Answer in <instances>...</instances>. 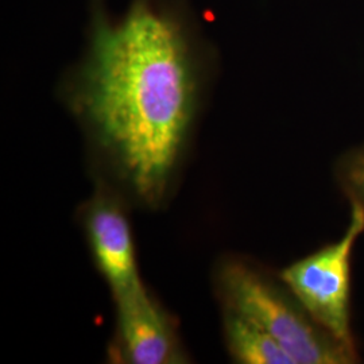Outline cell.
Segmentation results:
<instances>
[{
  "mask_svg": "<svg viewBox=\"0 0 364 364\" xmlns=\"http://www.w3.org/2000/svg\"><path fill=\"white\" fill-rule=\"evenodd\" d=\"M85 46L64 84L73 115L141 200L156 203L200 112L213 53L191 0H90Z\"/></svg>",
  "mask_w": 364,
  "mask_h": 364,
  "instance_id": "obj_1",
  "label": "cell"
},
{
  "mask_svg": "<svg viewBox=\"0 0 364 364\" xmlns=\"http://www.w3.org/2000/svg\"><path fill=\"white\" fill-rule=\"evenodd\" d=\"M219 289L224 308L263 328L294 364H353L360 356L320 326L287 285L245 260L223 263Z\"/></svg>",
  "mask_w": 364,
  "mask_h": 364,
  "instance_id": "obj_2",
  "label": "cell"
},
{
  "mask_svg": "<svg viewBox=\"0 0 364 364\" xmlns=\"http://www.w3.org/2000/svg\"><path fill=\"white\" fill-rule=\"evenodd\" d=\"M364 232V210L351 204L350 224L333 243L284 269L279 278L313 318L340 343L358 350L352 331V254Z\"/></svg>",
  "mask_w": 364,
  "mask_h": 364,
  "instance_id": "obj_3",
  "label": "cell"
},
{
  "mask_svg": "<svg viewBox=\"0 0 364 364\" xmlns=\"http://www.w3.org/2000/svg\"><path fill=\"white\" fill-rule=\"evenodd\" d=\"M119 352L134 364L177 363L174 328L144 285L115 297Z\"/></svg>",
  "mask_w": 364,
  "mask_h": 364,
  "instance_id": "obj_4",
  "label": "cell"
},
{
  "mask_svg": "<svg viewBox=\"0 0 364 364\" xmlns=\"http://www.w3.org/2000/svg\"><path fill=\"white\" fill-rule=\"evenodd\" d=\"M84 224L93 260L114 299L142 287L130 223L117 200L97 197L87 209Z\"/></svg>",
  "mask_w": 364,
  "mask_h": 364,
  "instance_id": "obj_5",
  "label": "cell"
},
{
  "mask_svg": "<svg viewBox=\"0 0 364 364\" xmlns=\"http://www.w3.org/2000/svg\"><path fill=\"white\" fill-rule=\"evenodd\" d=\"M224 333L235 362L243 364H294V360L263 328L245 316L225 309Z\"/></svg>",
  "mask_w": 364,
  "mask_h": 364,
  "instance_id": "obj_6",
  "label": "cell"
},
{
  "mask_svg": "<svg viewBox=\"0 0 364 364\" xmlns=\"http://www.w3.org/2000/svg\"><path fill=\"white\" fill-rule=\"evenodd\" d=\"M336 180L350 204L364 210V144L340 156Z\"/></svg>",
  "mask_w": 364,
  "mask_h": 364,
  "instance_id": "obj_7",
  "label": "cell"
}]
</instances>
